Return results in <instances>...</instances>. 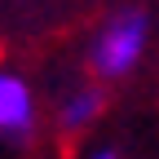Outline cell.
Listing matches in <instances>:
<instances>
[{
  "instance_id": "6da1fadb",
  "label": "cell",
  "mask_w": 159,
  "mask_h": 159,
  "mask_svg": "<svg viewBox=\"0 0 159 159\" xmlns=\"http://www.w3.org/2000/svg\"><path fill=\"white\" fill-rule=\"evenodd\" d=\"M142 49H146V13L142 9H124L97 31L93 49H89V66L102 80H119V75H128L142 62Z\"/></svg>"
},
{
  "instance_id": "7a4b0ae2",
  "label": "cell",
  "mask_w": 159,
  "mask_h": 159,
  "mask_svg": "<svg viewBox=\"0 0 159 159\" xmlns=\"http://www.w3.org/2000/svg\"><path fill=\"white\" fill-rule=\"evenodd\" d=\"M35 133V97L22 75L0 66V137L5 142H31Z\"/></svg>"
},
{
  "instance_id": "3957f363",
  "label": "cell",
  "mask_w": 159,
  "mask_h": 159,
  "mask_svg": "<svg viewBox=\"0 0 159 159\" xmlns=\"http://www.w3.org/2000/svg\"><path fill=\"white\" fill-rule=\"evenodd\" d=\"M97 115H102V93H97V89H84V93L66 97V106H62V128L80 133V128H89Z\"/></svg>"
}]
</instances>
